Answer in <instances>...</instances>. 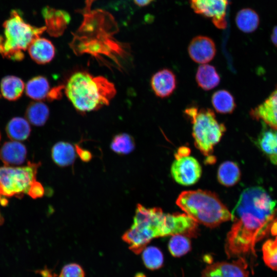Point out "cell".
<instances>
[{
    "instance_id": "cell-1",
    "label": "cell",
    "mask_w": 277,
    "mask_h": 277,
    "mask_svg": "<svg viewBox=\"0 0 277 277\" xmlns=\"http://www.w3.org/2000/svg\"><path fill=\"white\" fill-rule=\"evenodd\" d=\"M231 214L233 223L225 244L227 258L256 256V244L277 221L276 202L263 188L249 187L241 193Z\"/></svg>"
},
{
    "instance_id": "cell-2",
    "label": "cell",
    "mask_w": 277,
    "mask_h": 277,
    "mask_svg": "<svg viewBox=\"0 0 277 277\" xmlns=\"http://www.w3.org/2000/svg\"><path fill=\"white\" fill-rule=\"evenodd\" d=\"M116 92L114 85L107 78L85 71L73 74L65 87L66 96L81 112L96 110L108 105Z\"/></svg>"
},
{
    "instance_id": "cell-3",
    "label": "cell",
    "mask_w": 277,
    "mask_h": 277,
    "mask_svg": "<svg viewBox=\"0 0 277 277\" xmlns=\"http://www.w3.org/2000/svg\"><path fill=\"white\" fill-rule=\"evenodd\" d=\"M176 205L197 223L210 228L232 219L231 213L214 193L201 189L180 193Z\"/></svg>"
},
{
    "instance_id": "cell-4",
    "label": "cell",
    "mask_w": 277,
    "mask_h": 277,
    "mask_svg": "<svg viewBox=\"0 0 277 277\" xmlns=\"http://www.w3.org/2000/svg\"><path fill=\"white\" fill-rule=\"evenodd\" d=\"M3 26L5 38L0 37V53L14 61L22 60L24 52L46 30V26L36 27L27 23L16 10H12Z\"/></svg>"
},
{
    "instance_id": "cell-5",
    "label": "cell",
    "mask_w": 277,
    "mask_h": 277,
    "mask_svg": "<svg viewBox=\"0 0 277 277\" xmlns=\"http://www.w3.org/2000/svg\"><path fill=\"white\" fill-rule=\"evenodd\" d=\"M185 115L192 124V135L194 145L207 157L211 156L213 148L226 131L225 125L216 120L210 108L199 109L195 106L187 108Z\"/></svg>"
},
{
    "instance_id": "cell-6",
    "label": "cell",
    "mask_w": 277,
    "mask_h": 277,
    "mask_svg": "<svg viewBox=\"0 0 277 277\" xmlns=\"http://www.w3.org/2000/svg\"><path fill=\"white\" fill-rule=\"evenodd\" d=\"M38 166L29 162L24 166L0 167V195L10 197L27 194L31 196L37 182L36 176Z\"/></svg>"
},
{
    "instance_id": "cell-7",
    "label": "cell",
    "mask_w": 277,
    "mask_h": 277,
    "mask_svg": "<svg viewBox=\"0 0 277 277\" xmlns=\"http://www.w3.org/2000/svg\"><path fill=\"white\" fill-rule=\"evenodd\" d=\"M171 173L174 180L184 186L196 183L202 174V167L194 157L187 156L175 159L171 167Z\"/></svg>"
},
{
    "instance_id": "cell-8",
    "label": "cell",
    "mask_w": 277,
    "mask_h": 277,
    "mask_svg": "<svg viewBox=\"0 0 277 277\" xmlns=\"http://www.w3.org/2000/svg\"><path fill=\"white\" fill-rule=\"evenodd\" d=\"M248 263L244 258L232 262H217L206 266L201 277H249Z\"/></svg>"
},
{
    "instance_id": "cell-9",
    "label": "cell",
    "mask_w": 277,
    "mask_h": 277,
    "mask_svg": "<svg viewBox=\"0 0 277 277\" xmlns=\"http://www.w3.org/2000/svg\"><path fill=\"white\" fill-rule=\"evenodd\" d=\"M189 3L195 13L211 18L219 29L226 28L227 0H189Z\"/></svg>"
},
{
    "instance_id": "cell-10",
    "label": "cell",
    "mask_w": 277,
    "mask_h": 277,
    "mask_svg": "<svg viewBox=\"0 0 277 277\" xmlns=\"http://www.w3.org/2000/svg\"><path fill=\"white\" fill-rule=\"evenodd\" d=\"M123 240L129 245V248L136 254L142 252L148 244L155 238L152 228L148 225L133 224L122 235Z\"/></svg>"
},
{
    "instance_id": "cell-11",
    "label": "cell",
    "mask_w": 277,
    "mask_h": 277,
    "mask_svg": "<svg viewBox=\"0 0 277 277\" xmlns=\"http://www.w3.org/2000/svg\"><path fill=\"white\" fill-rule=\"evenodd\" d=\"M188 51L189 56L194 62L206 64L212 61L215 55V44L211 38L198 35L190 41Z\"/></svg>"
},
{
    "instance_id": "cell-12",
    "label": "cell",
    "mask_w": 277,
    "mask_h": 277,
    "mask_svg": "<svg viewBox=\"0 0 277 277\" xmlns=\"http://www.w3.org/2000/svg\"><path fill=\"white\" fill-rule=\"evenodd\" d=\"M250 116L277 129V88L261 104L251 109Z\"/></svg>"
},
{
    "instance_id": "cell-13",
    "label": "cell",
    "mask_w": 277,
    "mask_h": 277,
    "mask_svg": "<svg viewBox=\"0 0 277 277\" xmlns=\"http://www.w3.org/2000/svg\"><path fill=\"white\" fill-rule=\"evenodd\" d=\"M42 14L47 31L51 36L54 37H58L63 34L71 20L70 15L67 11L49 7L45 8Z\"/></svg>"
},
{
    "instance_id": "cell-14",
    "label": "cell",
    "mask_w": 277,
    "mask_h": 277,
    "mask_svg": "<svg viewBox=\"0 0 277 277\" xmlns=\"http://www.w3.org/2000/svg\"><path fill=\"white\" fill-rule=\"evenodd\" d=\"M150 84L157 96L162 98H167L171 95L176 89V77L172 71L164 68L152 75Z\"/></svg>"
},
{
    "instance_id": "cell-15",
    "label": "cell",
    "mask_w": 277,
    "mask_h": 277,
    "mask_svg": "<svg viewBox=\"0 0 277 277\" xmlns=\"http://www.w3.org/2000/svg\"><path fill=\"white\" fill-rule=\"evenodd\" d=\"M264 125V127L254 142L270 162L277 165V129Z\"/></svg>"
},
{
    "instance_id": "cell-16",
    "label": "cell",
    "mask_w": 277,
    "mask_h": 277,
    "mask_svg": "<svg viewBox=\"0 0 277 277\" xmlns=\"http://www.w3.org/2000/svg\"><path fill=\"white\" fill-rule=\"evenodd\" d=\"M31 58L39 64H45L52 61L55 55V47L52 42L44 37L34 39L28 48Z\"/></svg>"
},
{
    "instance_id": "cell-17",
    "label": "cell",
    "mask_w": 277,
    "mask_h": 277,
    "mask_svg": "<svg viewBox=\"0 0 277 277\" xmlns=\"http://www.w3.org/2000/svg\"><path fill=\"white\" fill-rule=\"evenodd\" d=\"M26 154L25 146L16 141L6 142L0 150V159L5 166L22 164L26 159Z\"/></svg>"
},
{
    "instance_id": "cell-18",
    "label": "cell",
    "mask_w": 277,
    "mask_h": 277,
    "mask_svg": "<svg viewBox=\"0 0 277 277\" xmlns=\"http://www.w3.org/2000/svg\"><path fill=\"white\" fill-rule=\"evenodd\" d=\"M197 85L204 90H210L220 82V76L215 68L209 64L199 66L195 75Z\"/></svg>"
},
{
    "instance_id": "cell-19",
    "label": "cell",
    "mask_w": 277,
    "mask_h": 277,
    "mask_svg": "<svg viewBox=\"0 0 277 277\" xmlns=\"http://www.w3.org/2000/svg\"><path fill=\"white\" fill-rule=\"evenodd\" d=\"M51 156L54 162L60 167L72 165L76 158L74 147L66 142L56 143L51 150Z\"/></svg>"
},
{
    "instance_id": "cell-20",
    "label": "cell",
    "mask_w": 277,
    "mask_h": 277,
    "mask_svg": "<svg viewBox=\"0 0 277 277\" xmlns=\"http://www.w3.org/2000/svg\"><path fill=\"white\" fill-rule=\"evenodd\" d=\"M25 88L23 81L18 77L8 75L1 82V91L2 95L9 101H15L22 95Z\"/></svg>"
},
{
    "instance_id": "cell-21",
    "label": "cell",
    "mask_w": 277,
    "mask_h": 277,
    "mask_svg": "<svg viewBox=\"0 0 277 277\" xmlns=\"http://www.w3.org/2000/svg\"><path fill=\"white\" fill-rule=\"evenodd\" d=\"M235 23L238 28L243 32L251 33L258 28L260 17L254 10L244 8L237 13Z\"/></svg>"
},
{
    "instance_id": "cell-22",
    "label": "cell",
    "mask_w": 277,
    "mask_h": 277,
    "mask_svg": "<svg viewBox=\"0 0 277 277\" xmlns=\"http://www.w3.org/2000/svg\"><path fill=\"white\" fill-rule=\"evenodd\" d=\"M211 103L216 112L222 114L232 113L236 106L233 96L226 90L215 91L211 96Z\"/></svg>"
},
{
    "instance_id": "cell-23",
    "label": "cell",
    "mask_w": 277,
    "mask_h": 277,
    "mask_svg": "<svg viewBox=\"0 0 277 277\" xmlns=\"http://www.w3.org/2000/svg\"><path fill=\"white\" fill-rule=\"evenodd\" d=\"M50 86L47 79L37 76L30 80L26 85V94L30 98L40 101L49 95Z\"/></svg>"
},
{
    "instance_id": "cell-24",
    "label": "cell",
    "mask_w": 277,
    "mask_h": 277,
    "mask_svg": "<svg viewBox=\"0 0 277 277\" xmlns=\"http://www.w3.org/2000/svg\"><path fill=\"white\" fill-rule=\"evenodd\" d=\"M8 136L13 141H23L29 136L31 128L26 120L16 117L11 120L6 128Z\"/></svg>"
},
{
    "instance_id": "cell-25",
    "label": "cell",
    "mask_w": 277,
    "mask_h": 277,
    "mask_svg": "<svg viewBox=\"0 0 277 277\" xmlns=\"http://www.w3.org/2000/svg\"><path fill=\"white\" fill-rule=\"evenodd\" d=\"M241 172L236 163L226 161L221 164L217 171L219 182L226 186L235 185L240 180Z\"/></svg>"
},
{
    "instance_id": "cell-26",
    "label": "cell",
    "mask_w": 277,
    "mask_h": 277,
    "mask_svg": "<svg viewBox=\"0 0 277 277\" xmlns=\"http://www.w3.org/2000/svg\"><path fill=\"white\" fill-rule=\"evenodd\" d=\"M25 116L28 121L33 125L41 126L47 121L49 110L48 106L42 102H32L26 109Z\"/></svg>"
},
{
    "instance_id": "cell-27",
    "label": "cell",
    "mask_w": 277,
    "mask_h": 277,
    "mask_svg": "<svg viewBox=\"0 0 277 277\" xmlns=\"http://www.w3.org/2000/svg\"><path fill=\"white\" fill-rule=\"evenodd\" d=\"M142 252V260L147 268L154 270L163 266L164 255L159 248L149 246L146 247Z\"/></svg>"
},
{
    "instance_id": "cell-28",
    "label": "cell",
    "mask_w": 277,
    "mask_h": 277,
    "mask_svg": "<svg viewBox=\"0 0 277 277\" xmlns=\"http://www.w3.org/2000/svg\"><path fill=\"white\" fill-rule=\"evenodd\" d=\"M110 148L113 151L118 154H128L134 149L135 142L130 135L121 133L113 137Z\"/></svg>"
},
{
    "instance_id": "cell-29",
    "label": "cell",
    "mask_w": 277,
    "mask_h": 277,
    "mask_svg": "<svg viewBox=\"0 0 277 277\" xmlns=\"http://www.w3.org/2000/svg\"><path fill=\"white\" fill-rule=\"evenodd\" d=\"M172 236L168 243V249L173 256H182L191 250V245L189 238L181 234Z\"/></svg>"
},
{
    "instance_id": "cell-30",
    "label": "cell",
    "mask_w": 277,
    "mask_h": 277,
    "mask_svg": "<svg viewBox=\"0 0 277 277\" xmlns=\"http://www.w3.org/2000/svg\"><path fill=\"white\" fill-rule=\"evenodd\" d=\"M263 259L265 265L277 271V235L274 240L266 241L262 246Z\"/></svg>"
},
{
    "instance_id": "cell-31",
    "label": "cell",
    "mask_w": 277,
    "mask_h": 277,
    "mask_svg": "<svg viewBox=\"0 0 277 277\" xmlns=\"http://www.w3.org/2000/svg\"><path fill=\"white\" fill-rule=\"evenodd\" d=\"M85 272L80 265L70 263L63 267L58 277H85Z\"/></svg>"
},
{
    "instance_id": "cell-32",
    "label": "cell",
    "mask_w": 277,
    "mask_h": 277,
    "mask_svg": "<svg viewBox=\"0 0 277 277\" xmlns=\"http://www.w3.org/2000/svg\"><path fill=\"white\" fill-rule=\"evenodd\" d=\"M75 151L82 161L85 162L90 161L92 159L91 152L87 150L83 149L78 145L75 146Z\"/></svg>"
},
{
    "instance_id": "cell-33",
    "label": "cell",
    "mask_w": 277,
    "mask_h": 277,
    "mask_svg": "<svg viewBox=\"0 0 277 277\" xmlns=\"http://www.w3.org/2000/svg\"><path fill=\"white\" fill-rule=\"evenodd\" d=\"M190 153V149L189 148L186 146H182L177 149L175 154V159H179L182 157L189 156Z\"/></svg>"
},
{
    "instance_id": "cell-34",
    "label": "cell",
    "mask_w": 277,
    "mask_h": 277,
    "mask_svg": "<svg viewBox=\"0 0 277 277\" xmlns=\"http://www.w3.org/2000/svg\"><path fill=\"white\" fill-rule=\"evenodd\" d=\"M153 0H133L134 3L139 7H145L149 5Z\"/></svg>"
},
{
    "instance_id": "cell-35",
    "label": "cell",
    "mask_w": 277,
    "mask_h": 277,
    "mask_svg": "<svg viewBox=\"0 0 277 277\" xmlns=\"http://www.w3.org/2000/svg\"><path fill=\"white\" fill-rule=\"evenodd\" d=\"M271 40L274 45L277 47V26H275L272 30Z\"/></svg>"
},
{
    "instance_id": "cell-36",
    "label": "cell",
    "mask_w": 277,
    "mask_h": 277,
    "mask_svg": "<svg viewBox=\"0 0 277 277\" xmlns=\"http://www.w3.org/2000/svg\"><path fill=\"white\" fill-rule=\"evenodd\" d=\"M37 272L39 273L43 277H52V274L49 270L45 268L44 270L38 271Z\"/></svg>"
},
{
    "instance_id": "cell-37",
    "label": "cell",
    "mask_w": 277,
    "mask_h": 277,
    "mask_svg": "<svg viewBox=\"0 0 277 277\" xmlns=\"http://www.w3.org/2000/svg\"><path fill=\"white\" fill-rule=\"evenodd\" d=\"M135 277H145V276L141 273H138L135 275Z\"/></svg>"
},
{
    "instance_id": "cell-38",
    "label": "cell",
    "mask_w": 277,
    "mask_h": 277,
    "mask_svg": "<svg viewBox=\"0 0 277 277\" xmlns=\"http://www.w3.org/2000/svg\"><path fill=\"white\" fill-rule=\"evenodd\" d=\"M3 222V218L0 213V225L2 224Z\"/></svg>"
},
{
    "instance_id": "cell-39",
    "label": "cell",
    "mask_w": 277,
    "mask_h": 277,
    "mask_svg": "<svg viewBox=\"0 0 277 277\" xmlns=\"http://www.w3.org/2000/svg\"><path fill=\"white\" fill-rule=\"evenodd\" d=\"M0 138H1V135H0Z\"/></svg>"
}]
</instances>
